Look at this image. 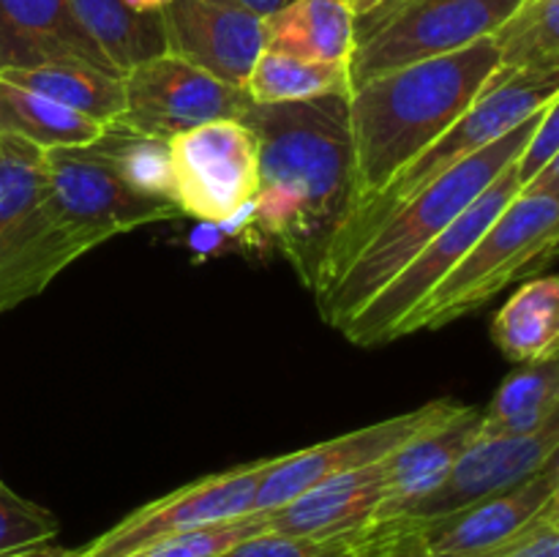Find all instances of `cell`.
Masks as SVG:
<instances>
[{
	"instance_id": "6da1fadb",
	"label": "cell",
	"mask_w": 559,
	"mask_h": 557,
	"mask_svg": "<svg viewBox=\"0 0 559 557\" xmlns=\"http://www.w3.org/2000/svg\"><path fill=\"white\" fill-rule=\"evenodd\" d=\"M347 96L251 104L243 115L260 145V189L249 224L311 293L338 229L358 205Z\"/></svg>"
},
{
	"instance_id": "7a4b0ae2",
	"label": "cell",
	"mask_w": 559,
	"mask_h": 557,
	"mask_svg": "<svg viewBox=\"0 0 559 557\" xmlns=\"http://www.w3.org/2000/svg\"><path fill=\"white\" fill-rule=\"evenodd\" d=\"M500 69L495 38L402 66L349 91L358 205L385 189L437 137L445 134ZM355 205V208H358Z\"/></svg>"
},
{
	"instance_id": "3957f363",
	"label": "cell",
	"mask_w": 559,
	"mask_h": 557,
	"mask_svg": "<svg viewBox=\"0 0 559 557\" xmlns=\"http://www.w3.org/2000/svg\"><path fill=\"white\" fill-rule=\"evenodd\" d=\"M546 109V107H544ZM540 109V112H544ZM540 112L524 120L522 126L506 134L502 140L491 142L484 151L473 153L448 169L440 180L404 202L374 235L369 244L349 260L342 276L325 289L314 295L317 309L322 322L333 328H342L360 306L369 304L424 246H429L459 213L473 205L511 164L519 162L527 142L533 140L535 126Z\"/></svg>"
},
{
	"instance_id": "277c9868",
	"label": "cell",
	"mask_w": 559,
	"mask_h": 557,
	"mask_svg": "<svg viewBox=\"0 0 559 557\" xmlns=\"http://www.w3.org/2000/svg\"><path fill=\"white\" fill-rule=\"evenodd\" d=\"M559 93V69L540 71H495L486 91L480 93L478 102L451 126L442 137H437L418 158L407 164L391 183L366 202H360L344 227L338 229L336 240L328 254L325 271H322L320 284L314 295L325 293L344 268L349 265L355 254L371 240V235L399 211L407 200L429 189L435 180H440L448 169L462 164L473 153L484 151L491 142L511 134L516 126L533 118L535 112L546 107Z\"/></svg>"
},
{
	"instance_id": "5b68a950",
	"label": "cell",
	"mask_w": 559,
	"mask_h": 557,
	"mask_svg": "<svg viewBox=\"0 0 559 557\" xmlns=\"http://www.w3.org/2000/svg\"><path fill=\"white\" fill-rule=\"evenodd\" d=\"M555 262H559V202L519 191L464 260L402 322L399 339L451 325L484 309L511 284L538 278Z\"/></svg>"
},
{
	"instance_id": "8992f818",
	"label": "cell",
	"mask_w": 559,
	"mask_h": 557,
	"mask_svg": "<svg viewBox=\"0 0 559 557\" xmlns=\"http://www.w3.org/2000/svg\"><path fill=\"white\" fill-rule=\"evenodd\" d=\"M524 0H402L355 20L349 91L402 66L491 38Z\"/></svg>"
},
{
	"instance_id": "52a82bcc",
	"label": "cell",
	"mask_w": 559,
	"mask_h": 557,
	"mask_svg": "<svg viewBox=\"0 0 559 557\" xmlns=\"http://www.w3.org/2000/svg\"><path fill=\"white\" fill-rule=\"evenodd\" d=\"M519 191H522V178H519L516 164H511L473 205L464 208L429 246H424L413 257V262H407L369 304L360 306L338 328L344 339L358 344V347H377V344L396 342L402 322L464 260V254L478 244L480 235L511 205Z\"/></svg>"
},
{
	"instance_id": "ba28073f",
	"label": "cell",
	"mask_w": 559,
	"mask_h": 557,
	"mask_svg": "<svg viewBox=\"0 0 559 557\" xmlns=\"http://www.w3.org/2000/svg\"><path fill=\"white\" fill-rule=\"evenodd\" d=\"M175 205L183 216L233 224L260 189V145L243 120H216L169 140Z\"/></svg>"
},
{
	"instance_id": "9c48e42d",
	"label": "cell",
	"mask_w": 559,
	"mask_h": 557,
	"mask_svg": "<svg viewBox=\"0 0 559 557\" xmlns=\"http://www.w3.org/2000/svg\"><path fill=\"white\" fill-rule=\"evenodd\" d=\"M551 497L544 470L497 495L435 519L377 522L393 552L420 557H502Z\"/></svg>"
},
{
	"instance_id": "30bf717a",
	"label": "cell",
	"mask_w": 559,
	"mask_h": 557,
	"mask_svg": "<svg viewBox=\"0 0 559 557\" xmlns=\"http://www.w3.org/2000/svg\"><path fill=\"white\" fill-rule=\"evenodd\" d=\"M123 93L126 109L118 123L158 140H173L216 120H243L254 104L246 87L229 85L169 52L126 71Z\"/></svg>"
},
{
	"instance_id": "8fae6325",
	"label": "cell",
	"mask_w": 559,
	"mask_h": 557,
	"mask_svg": "<svg viewBox=\"0 0 559 557\" xmlns=\"http://www.w3.org/2000/svg\"><path fill=\"white\" fill-rule=\"evenodd\" d=\"M44 200L49 208L96 244L145 224L183 216L175 202L140 194L123 183L91 145L44 151Z\"/></svg>"
},
{
	"instance_id": "7c38bea8",
	"label": "cell",
	"mask_w": 559,
	"mask_h": 557,
	"mask_svg": "<svg viewBox=\"0 0 559 557\" xmlns=\"http://www.w3.org/2000/svg\"><path fill=\"white\" fill-rule=\"evenodd\" d=\"M459 407L462 404L453 402V399H435L424 407L377 420L366 429L347 431V435L317 442L304 451L273 457L260 486H257L254 511H273V508L295 500L311 486L322 484L333 475L353 473V470L382 462L393 451H399L404 442L413 440L415 435L451 418Z\"/></svg>"
},
{
	"instance_id": "4fadbf2b",
	"label": "cell",
	"mask_w": 559,
	"mask_h": 557,
	"mask_svg": "<svg viewBox=\"0 0 559 557\" xmlns=\"http://www.w3.org/2000/svg\"><path fill=\"white\" fill-rule=\"evenodd\" d=\"M271 459L240 464L227 473L205 475L120 519L115 528L80 549V557H134L156 541L200 524L238 519L254 511L257 486Z\"/></svg>"
},
{
	"instance_id": "5bb4252c",
	"label": "cell",
	"mask_w": 559,
	"mask_h": 557,
	"mask_svg": "<svg viewBox=\"0 0 559 557\" xmlns=\"http://www.w3.org/2000/svg\"><path fill=\"white\" fill-rule=\"evenodd\" d=\"M559 446V402L557 407L527 435L478 437L473 448L456 462L437 489L415 500L393 519H435L480 497L522 484L538 473ZM388 519V522H393Z\"/></svg>"
},
{
	"instance_id": "9a60e30c",
	"label": "cell",
	"mask_w": 559,
	"mask_h": 557,
	"mask_svg": "<svg viewBox=\"0 0 559 557\" xmlns=\"http://www.w3.org/2000/svg\"><path fill=\"white\" fill-rule=\"evenodd\" d=\"M162 16L169 55L246 87L265 49V20L233 0H167Z\"/></svg>"
},
{
	"instance_id": "2e32d148",
	"label": "cell",
	"mask_w": 559,
	"mask_h": 557,
	"mask_svg": "<svg viewBox=\"0 0 559 557\" xmlns=\"http://www.w3.org/2000/svg\"><path fill=\"white\" fill-rule=\"evenodd\" d=\"M96 246L91 235L60 218L41 194L0 238V315L41 293L63 268Z\"/></svg>"
},
{
	"instance_id": "e0dca14e",
	"label": "cell",
	"mask_w": 559,
	"mask_h": 557,
	"mask_svg": "<svg viewBox=\"0 0 559 557\" xmlns=\"http://www.w3.org/2000/svg\"><path fill=\"white\" fill-rule=\"evenodd\" d=\"M41 63H85L123 76L76 22L69 0H0V74Z\"/></svg>"
},
{
	"instance_id": "ac0fdd59",
	"label": "cell",
	"mask_w": 559,
	"mask_h": 557,
	"mask_svg": "<svg viewBox=\"0 0 559 557\" xmlns=\"http://www.w3.org/2000/svg\"><path fill=\"white\" fill-rule=\"evenodd\" d=\"M382 462L333 475L295 500L273 508L267 511V530L306 535V538H338V535L364 533L374 524L388 497Z\"/></svg>"
},
{
	"instance_id": "d6986e66",
	"label": "cell",
	"mask_w": 559,
	"mask_h": 557,
	"mask_svg": "<svg viewBox=\"0 0 559 557\" xmlns=\"http://www.w3.org/2000/svg\"><path fill=\"white\" fill-rule=\"evenodd\" d=\"M480 424H484V410L462 404L451 418L429 426L413 440L404 442L399 451H393L382 462L385 464L388 497L374 524L399 517L404 508L437 489L456 467L459 459L478 442Z\"/></svg>"
},
{
	"instance_id": "ffe728a7",
	"label": "cell",
	"mask_w": 559,
	"mask_h": 557,
	"mask_svg": "<svg viewBox=\"0 0 559 557\" xmlns=\"http://www.w3.org/2000/svg\"><path fill=\"white\" fill-rule=\"evenodd\" d=\"M265 49L320 63H349L355 14L347 0H293L265 20Z\"/></svg>"
},
{
	"instance_id": "44dd1931",
	"label": "cell",
	"mask_w": 559,
	"mask_h": 557,
	"mask_svg": "<svg viewBox=\"0 0 559 557\" xmlns=\"http://www.w3.org/2000/svg\"><path fill=\"white\" fill-rule=\"evenodd\" d=\"M0 76L38 96L52 98L55 104H63L71 112L85 115L104 129L118 123L126 109L123 76L85 63H41L3 71Z\"/></svg>"
},
{
	"instance_id": "7402d4cb",
	"label": "cell",
	"mask_w": 559,
	"mask_h": 557,
	"mask_svg": "<svg viewBox=\"0 0 559 557\" xmlns=\"http://www.w3.org/2000/svg\"><path fill=\"white\" fill-rule=\"evenodd\" d=\"M491 339L513 364H533L559 349V276L524 282L491 322Z\"/></svg>"
},
{
	"instance_id": "603a6c76",
	"label": "cell",
	"mask_w": 559,
	"mask_h": 557,
	"mask_svg": "<svg viewBox=\"0 0 559 557\" xmlns=\"http://www.w3.org/2000/svg\"><path fill=\"white\" fill-rule=\"evenodd\" d=\"M69 5L120 74L167 52L162 14H140L126 0H69Z\"/></svg>"
},
{
	"instance_id": "cb8c5ba5",
	"label": "cell",
	"mask_w": 559,
	"mask_h": 557,
	"mask_svg": "<svg viewBox=\"0 0 559 557\" xmlns=\"http://www.w3.org/2000/svg\"><path fill=\"white\" fill-rule=\"evenodd\" d=\"M104 126L85 115L71 112L63 104L44 98L27 87L0 76V134L20 137L41 151L55 147H85L102 137Z\"/></svg>"
},
{
	"instance_id": "d4e9b609",
	"label": "cell",
	"mask_w": 559,
	"mask_h": 557,
	"mask_svg": "<svg viewBox=\"0 0 559 557\" xmlns=\"http://www.w3.org/2000/svg\"><path fill=\"white\" fill-rule=\"evenodd\" d=\"M559 402V349L522 364L502 380L484 410L480 437H516L533 431Z\"/></svg>"
},
{
	"instance_id": "484cf974",
	"label": "cell",
	"mask_w": 559,
	"mask_h": 557,
	"mask_svg": "<svg viewBox=\"0 0 559 557\" xmlns=\"http://www.w3.org/2000/svg\"><path fill=\"white\" fill-rule=\"evenodd\" d=\"M254 104H289L349 93L347 63L293 58V55L262 49L246 82Z\"/></svg>"
},
{
	"instance_id": "4316f807",
	"label": "cell",
	"mask_w": 559,
	"mask_h": 557,
	"mask_svg": "<svg viewBox=\"0 0 559 557\" xmlns=\"http://www.w3.org/2000/svg\"><path fill=\"white\" fill-rule=\"evenodd\" d=\"M91 147L134 191L175 202L169 140H158L123 123H112L102 131L96 142H91Z\"/></svg>"
},
{
	"instance_id": "83f0119b",
	"label": "cell",
	"mask_w": 559,
	"mask_h": 557,
	"mask_svg": "<svg viewBox=\"0 0 559 557\" xmlns=\"http://www.w3.org/2000/svg\"><path fill=\"white\" fill-rule=\"evenodd\" d=\"M491 38L500 71L559 69V0H524Z\"/></svg>"
},
{
	"instance_id": "f1b7e54d",
	"label": "cell",
	"mask_w": 559,
	"mask_h": 557,
	"mask_svg": "<svg viewBox=\"0 0 559 557\" xmlns=\"http://www.w3.org/2000/svg\"><path fill=\"white\" fill-rule=\"evenodd\" d=\"M44 180L41 147L0 134V238L41 200Z\"/></svg>"
},
{
	"instance_id": "f546056e",
	"label": "cell",
	"mask_w": 559,
	"mask_h": 557,
	"mask_svg": "<svg viewBox=\"0 0 559 557\" xmlns=\"http://www.w3.org/2000/svg\"><path fill=\"white\" fill-rule=\"evenodd\" d=\"M267 530V511H251L238 519H222V522L200 524V528L183 530L178 535L156 541L140 552L142 557H222L243 541Z\"/></svg>"
},
{
	"instance_id": "4dcf8cb0",
	"label": "cell",
	"mask_w": 559,
	"mask_h": 557,
	"mask_svg": "<svg viewBox=\"0 0 559 557\" xmlns=\"http://www.w3.org/2000/svg\"><path fill=\"white\" fill-rule=\"evenodd\" d=\"M377 544L374 530L338 535V538H306V535L265 533L243 541L222 557H366Z\"/></svg>"
},
{
	"instance_id": "1f68e13d",
	"label": "cell",
	"mask_w": 559,
	"mask_h": 557,
	"mask_svg": "<svg viewBox=\"0 0 559 557\" xmlns=\"http://www.w3.org/2000/svg\"><path fill=\"white\" fill-rule=\"evenodd\" d=\"M60 522L52 511L20 497L9 486H0V555L49 544L58 535Z\"/></svg>"
},
{
	"instance_id": "d6a6232c",
	"label": "cell",
	"mask_w": 559,
	"mask_h": 557,
	"mask_svg": "<svg viewBox=\"0 0 559 557\" xmlns=\"http://www.w3.org/2000/svg\"><path fill=\"white\" fill-rule=\"evenodd\" d=\"M559 153V93L546 104V109L540 112L538 126H535L533 140L527 142L524 153L519 156L516 169L519 178H522V189L546 167Z\"/></svg>"
},
{
	"instance_id": "836d02e7",
	"label": "cell",
	"mask_w": 559,
	"mask_h": 557,
	"mask_svg": "<svg viewBox=\"0 0 559 557\" xmlns=\"http://www.w3.org/2000/svg\"><path fill=\"white\" fill-rule=\"evenodd\" d=\"M540 470H544L546 478H549L551 497H549V502L544 506V511L533 519V524H530V528L524 530L519 538H524V535H530V533H538V530H559V446L555 448V453L546 459V464Z\"/></svg>"
},
{
	"instance_id": "e575fe53",
	"label": "cell",
	"mask_w": 559,
	"mask_h": 557,
	"mask_svg": "<svg viewBox=\"0 0 559 557\" xmlns=\"http://www.w3.org/2000/svg\"><path fill=\"white\" fill-rule=\"evenodd\" d=\"M502 557H559V530H538L524 535Z\"/></svg>"
},
{
	"instance_id": "d590c367",
	"label": "cell",
	"mask_w": 559,
	"mask_h": 557,
	"mask_svg": "<svg viewBox=\"0 0 559 557\" xmlns=\"http://www.w3.org/2000/svg\"><path fill=\"white\" fill-rule=\"evenodd\" d=\"M522 191H530V194L551 197V200L559 202V153L555 158H551L549 164H546L544 169H540L538 175H535L533 180H530L527 186H524Z\"/></svg>"
},
{
	"instance_id": "8d00e7d4",
	"label": "cell",
	"mask_w": 559,
	"mask_h": 557,
	"mask_svg": "<svg viewBox=\"0 0 559 557\" xmlns=\"http://www.w3.org/2000/svg\"><path fill=\"white\" fill-rule=\"evenodd\" d=\"M0 557H80V549H66V546H55L52 541H49V544L27 546V549L9 552V555Z\"/></svg>"
},
{
	"instance_id": "74e56055",
	"label": "cell",
	"mask_w": 559,
	"mask_h": 557,
	"mask_svg": "<svg viewBox=\"0 0 559 557\" xmlns=\"http://www.w3.org/2000/svg\"><path fill=\"white\" fill-rule=\"evenodd\" d=\"M233 3H238L240 9L251 11V14H257L260 20H267V16H273L276 11H282L284 5H289L293 0H233Z\"/></svg>"
},
{
	"instance_id": "f35d334b",
	"label": "cell",
	"mask_w": 559,
	"mask_h": 557,
	"mask_svg": "<svg viewBox=\"0 0 559 557\" xmlns=\"http://www.w3.org/2000/svg\"><path fill=\"white\" fill-rule=\"evenodd\" d=\"M371 530H374V535H377V544H374V549H371L366 557H396V552H393V546H391V541H388V535L382 533V530L377 528V524H371Z\"/></svg>"
},
{
	"instance_id": "ab89813d",
	"label": "cell",
	"mask_w": 559,
	"mask_h": 557,
	"mask_svg": "<svg viewBox=\"0 0 559 557\" xmlns=\"http://www.w3.org/2000/svg\"><path fill=\"white\" fill-rule=\"evenodd\" d=\"M126 3L134 11H140V14H162L167 0H126Z\"/></svg>"
},
{
	"instance_id": "60d3db41",
	"label": "cell",
	"mask_w": 559,
	"mask_h": 557,
	"mask_svg": "<svg viewBox=\"0 0 559 557\" xmlns=\"http://www.w3.org/2000/svg\"><path fill=\"white\" fill-rule=\"evenodd\" d=\"M382 3H385V0H347V5H349V9H353L355 20H360V16L371 14V11H374L377 5H382Z\"/></svg>"
},
{
	"instance_id": "b9f144b4",
	"label": "cell",
	"mask_w": 559,
	"mask_h": 557,
	"mask_svg": "<svg viewBox=\"0 0 559 557\" xmlns=\"http://www.w3.org/2000/svg\"><path fill=\"white\" fill-rule=\"evenodd\" d=\"M393 3H402V0H385V3L377 5V9H388V5H393ZM377 9H374V11H377Z\"/></svg>"
},
{
	"instance_id": "7bdbcfd3",
	"label": "cell",
	"mask_w": 559,
	"mask_h": 557,
	"mask_svg": "<svg viewBox=\"0 0 559 557\" xmlns=\"http://www.w3.org/2000/svg\"><path fill=\"white\" fill-rule=\"evenodd\" d=\"M396 557H420V555H399V552H396Z\"/></svg>"
},
{
	"instance_id": "ee69618b",
	"label": "cell",
	"mask_w": 559,
	"mask_h": 557,
	"mask_svg": "<svg viewBox=\"0 0 559 557\" xmlns=\"http://www.w3.org/2000/svg\"><path fill=\"white\" fill-rule=\"evenodd\" d=\"M0 486H3V478H0Z\"/></svg>"
},
{
	"instance_id": "f6af8a7d",
	"label": "cell",
	"mask_w": 559,
	"mask_h": 557,
	"mask_svg": "<svg viewBox=\"0 0 559 557\" xmlns=\"http://www.w3.org/2000/svg\"><path fill=\"white\" fill-rule=\"evenodd\" d=\"M134 557H142V555H134Z\"/></svg>"
}]
</instances>
